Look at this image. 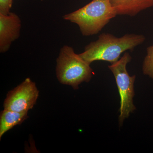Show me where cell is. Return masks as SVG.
Returning a JSON list of instances; mask_svg holds the SVG:
<instances>
[{"mask_svg": "<svg viewBox=\"0 0 153 153\" xmlns=\"http://www.w3.org/2000/svg\"><path fill=\"white\" fill-rule=\"evenodd\" d=\"M146 40L143 35L126 34L117 38L109 33H102L96 41L85 46L84 52L79 54L83 60L91 63L96 60L117 62L122 53L132 50Z\"/></svg>", "mask_w": 153, "mask_h": 153, "instance_id": "1", "label": "cell"}, {"mask_svg": "<svg viewBox=\"0 0 153 153\" xmlns=\"http://www.w3.org/2000/svg\"><path fill=\"white\" fill-rule=\"evenodd\" d=\"M117 16L109 0H92L81 8L63 16V19L78 25L82 36L97 34Z\"/></svg>", "mask_w": 153, "mask_h": 153, "instance_id": "2", "label": "cell"}, {"mask_svg": "<svg viewBox=\"0 0 153 153\" xmlns=\"http://www.w3.org/2000/svg\"><path fill=\"white\" fill-rule=\"evenodd\" d=\"M90 63L76 54L72 47L64 45L56 60V74L59 82L78 89L82 82H88L93 72Z\"/></svg>", "mask_w": 153, "mask_h": 153, "instance_id": "3", "label": "cell"}, {"mask_svg": "<svg viewBox=\"0 0 153 153\" xmlns=\"http://www.w3.org/2000/svg\"><path fill=\"white\" fill-rule=\"evenodd\" d=\"M131 59L129 53L126 52L120 60L108 66L114 75L120 95V125H122L123 121L136 109L133 103V97L135 95L134 82L136 76H130L126 70L127 64Z\"/></svg>", "mask_w": 153, "mask_h": 153, "instance_id": "4", "label": "cell"}, {"mask_svg": "<svg viewBox=\"0 0 153 153\" xmlns=\"http://www.w3.org/2000/svg\"><path fill=\"white\" fill-rule=\"evenodd\" d=\"M39 94L36 83L28 77L9 91L4 101V109L28 112L36 104Z\"/></svg>", "mask_w": 153, "mask_h": 153, "instance_id": "5", "label": "cell"}, {"mask_svg": "<svg viewBox=\"0 0 153 153\" xmlns=\"http://www.w3.org/2000/svg\"><path fill=\"white\" fill-rule=\"evenodd\" d=\"M22 21L17 14L10 12L7 15L0 14V52L5 53L12 43L19 38Z\"/></svg>", "mask_w": 153, "mask_h": 153, "instance_id": "6", "label": "cell"}, {"mask_svg": "<svg viewBox=\"0 0 153 153\" xmlns=\"http://www.w3.org/2000/svg\"><path fill=\"white\" fill-rule=\"evenodd\" d=\"M117 15L134 16L153 7V0H109Z\"/></svg>", "mask_w": 153, "mask_h": 153, "instance_id": "7", "label": "cell"}, {"mask_svg": "<svg viewBox=\"0 0 153 153\" xmlns=\"http://www.w3.org/2000/svg\"><path fill=\"white\" fill-rule=\"evenodd\" d=\"M28 112H18L4 109L0 114V139L9 130L28 118Z\"/></svg>", "mask_w": 153, "mask_h": 153, "instance_id": "8", "label": "cell"}, {"mask_svg": "<svg viewBox=\"0 0 153 153\" xmlns=\"http://www.w3.org/2000/svg\"><path fill=\"white\" fill-rule=\"evenodd\" d=\"M143 74L153 79V45L147 48V54L143 64Z\"/></svg>", "mask_w": 153, "mask_h": 153, "instance_id": "9", "label": "cell"}, {"mask_svg": "<svg viewBox=\"0 0 153 153\" xmlns=\"http://www.w3.org/2000/svg\"><path fill=\"white\" fill-rule=\"evenodd\" d=\"M13 0H0V14L7 15L10 13Z\"/></svg>", "mask_w": 153, "mask_h": 153, "instance_id": "10", "label": "cell"}, {"mask_svg": "<svg viewBox=\"0 0 153 153\" xmlns=\"http://www.w3.org/2000/svg\"><path fill=\"white\" fill-rule=\"evenodd\" d=\"M41 1H42V0H41Z\"/></svg>", "mask_w": 153, "mask_h": 153, "instance_id": "11", "label": "cell"}]
</instances>
